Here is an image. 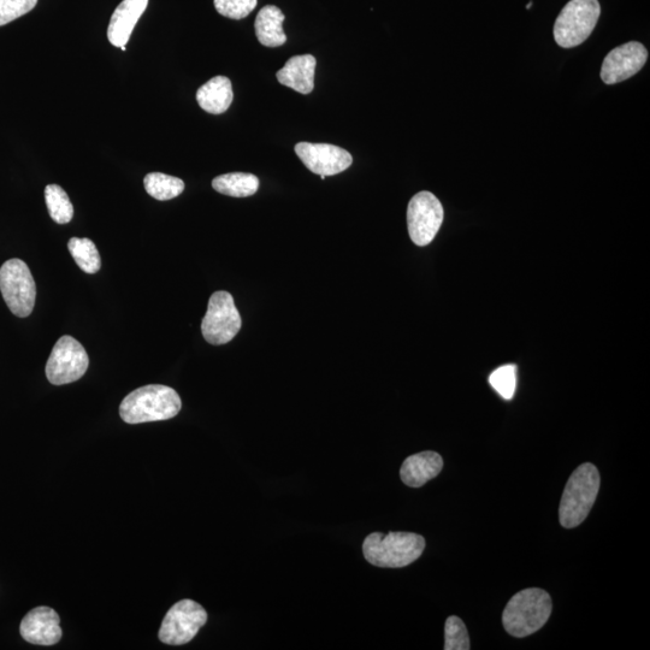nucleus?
<instances>
[{"mask_svg": "<svg viewBox=\"0 0 650 650\" xmlns=\"http://www.w3.org/2000/svg\"><path fill=\"white\" fill-rule=\"evenodd\" d=\"M38 0H0V27L20 19L37 7Z\"/></svg>", "mask_w": 650, "mask_h": 650, "instance_id": "nucleus-26", "label": "nucleus"}, {"mask_svg": "<svg viewBox=\"0 0 650 650\" xmlns=\"http://www.w3.org/2000/svg\"><path fill=\"white\" fill-rule=\"evenodd\" d=\"M0 292L11 312L20 318L31 316L37 287L28 265L21 259H10L0 268Z\"/></svg>", "mask_w": 650, "mask_h": 650, "instance_id": "nucleus-6", "label": "nucleus"}, {"mask_svg": "<svg viewBox=\"0 0 650 650\" xmlns=\"http://www.w3.org/2000/svg\"><path fill=\"white\" fill-rule=\"evenodd\" d=\"M425 540L413 533H372L363 543V554L371 565L400 569L409 566L424 552Z\"/></svg>", "mask_w": 650, "mask_h": 650, "instance_id": "nucleus-4", "label": "nucleus"}, {"mask_svg": "<svg viewBox=\"0 0 650 650\" xmlns=\"http://www.w3.org/2000/svg\"><path fill=\"white\" fill-rule=\"evenodd\" d=\"M283 22H285V15L275 5H267L260 10L254 25L259 43L267 47L286 44L287 35L283 31Z\"/></svg>", "mask_w": 650, "mask_h": 650, "instance_id": "nucleus-18", "label": "nucleus"}, {"mask_svg": "<svg viewBox=\"0 0 650 650\" xmlns=\"http://www.w3.org/2000/svg\"><path fill=\"white\" fill-rule=\"evenodd\" d=\"M45 202L52 220L56 223L67 224L73 220V204L62 187L58 185L47 186L45 188Z\"/></svg>", "mask_w": 650, "mask_h": 650, "instance_id": "nucleus-22", "label": "nucleus"}, {"mask_svg": "<svg viewBox=\"0 0 650 650\" xmlns=\"http://www.w3.org/2000/svg\"><path fill=\"white\" fill-rule=\"evenodd\" d=\"M600 14L598 0H571L555 21V41L564 49L583 44L598 25Z\"/></svg>", "mask_w": 650, "mask_h": 650, "instance_id": "nucleus-5", "label": "nucleus"}, {"mask_svg": "<svg viewBox=\"0 0 650 650\" xmlns=\"http://www.w3.org/2000/svg\"><path fill=\"white\" fill-rule=\"evenodd\" d=\"M257 0H215L218 14L232 20H242L257 7Z\"/></svg>", "mask_w": 650, "mask_h": 650, "instance_id": "nucleus-25", "label": "nucleus"}, {"mask_svg": "<svg viewBox=\"0 0 650 650\" xmlns=\"http://www.w3.org/2000/svg\"><path fill=\"white\" fill-rule=\"evenodd\" d=\"M149 5V0H123L111 16L108 39L116 47L126 46L133 29L137 26Z\"/></svg>", "mask_w": 650, "mask_h": 650, "instance_id": "nucleus-14", "label": "nucleus"}, {"mask_svg": "<svg viewBox=\"0 0 650 650\" xmlns=\"http://www.w3.org/2000/svg\"><path fill=\"white\" fill-rule=\"evenodd\" d=\"M552 599L545 590H522L508 602L502 623L513 637L523 638L535 634L545 626L552 614Z\"/></svg>", "mask_w": 650, "mask_h": 650, "instance_id": "nucleus-2", "label": "nucleus"}, {"mask_svg": "<svg viewBox=\"0 0 650 650\" xmlns=\"http://www.w3.org/2000/svg\"><path fill=\"white\" fill-rule=\"evenodd\" d=\"M443 469V459L433 451L421 452L405 459L401 466V480L411 488H421L434 480Z\"/></svg>", "mask_w": 650, "mask_h": 650, "instance_id": "nucleus-15", "label": "nucleus"}, {"mask_svg": "<svg viewBox=\"0 0 650 650\" xmlns=\"http://www.w3.org/2000/svg\"><path fill=\"white\" fill-rule=\"evenodd\" d=\"M90 358L85 347L72 336L64 335L57 341L46 364V376L55 386L79 381L86 374Z\"/></svg>", "mask_w": 650, "mask_h": 650, "instance_id": "nucleus-9", "label": "nucleus"}, {"mask_svg": "<svg viewBox=\"0 0 650 650\" xmlns=\"http://www.w3.org/2000/svg\"><path fill=\"white\" fill-rule=\"evenodd\" d=\"M69 252L86 274H97L102 268V258L96 244L90 239L72 238L68 244Z\"/></svg>", "mask_w": 650, "mask_h": 650, "instance_id": "nucleus-20", "label": "nucleus"}, {"mask_svg": "<svg viewBox=\"0 0 650 650\" xmlns=\"http://www.w3.org/2000/svg\"><path fill=\"white\" fill-rule=\"evenodd\" d=\"M295 153L313 174L327 176L342 173L351 167L353 158L350 152L329 144L299 143Z\"/></svg>", "mask_w": 650, "mask_h": 650, "instance_id": "nucleus-11", "label": "nucleus"}, {"mask_svg": "<svg viewBox=\"0 0 650 650\" xmlns=\"http://www.w3.org/2000/svg\"><path fill=\"white\" fill-rule=\"evenodd\" d=\"M648 51L641 43L630 41L612 50L601 68V79L606 85H616L632 78L644 67Z\"/></svg>", "mask_w": 650, "mask_h": 650, "instance_id": "nucleus-12", "label": "nucleus"}, {"mask_svg": "<svg viewBox=\"0 0 650 650\" xmlns=\"http://www.w3.org/2000/svg\"><path fill=\"white\" fill-rule=\"evenodd\" d=\"M241 325V316L233 295L228 292L212 294L208 312L202 322L204 339L211 345H226L238 335Z\"/></svg>", "mask_w": 650, "mask_h": 650, "instance_id": "nucleus-7", "label": "nucleus"}, {"mask_svg": "<svg viewBox=\"0 0 650 650\" xmlns=\"http://www.w3.org/2000/svg\"><path fill=\"white\" fill-rule=\"evenodd\" d=\"M490 386H492L501 398L511 400L516 393L517 388V369L516 366L508 364L496 369L489 377Z\"/></svg>", "mask_w": 650, "mask_h": 650, "instance_id": "nucleus-23", "label": "nucleus"}, {"mask_svg": "<svg viewBox=\"0 0 650 650\" xmlns=\"http://www.w3.org/2000/svg\"><path fill=\"white\" fill-rule=\"evenodd\" d=\"M234 98L232 81L226 76H216L206 82L197 92L200 108L212 115L224 114Z\"/></svg>", "mask_w": 650, "mask_h": 650, "instance_id": "nucleus-17", "label": "nucleus"}, {"mask_svg": "<svg viewBox=\"0 0 650 650\" xmlns=\"http://www.w3.org/2000/svg\"><path fill=\"white\" fill-rule=\"evenodd\" d=\"M208 622V612L202 605L185 599L170 608L164 617L159 640L169 646H182L191 642L200 629Z\"/></svg>", "mask_w": 650, "mask_h": 650, "instance_id": "nucleus-8", "label": "nucleus"}, {"mask_svg": "<svg viewBox=\"0 0 650 650\" xmlns=\"http://www.w3.org/2000/svg\"><path fill=\"white\" fill-rule=\"evenodd\" d=\"M443 212L440 200L424 191L411 199L407 209V226L410 238L417 246H428L442 226Z\"/></svg>", "mask_w": 650, "mask_h": 650, "instance_id": "nucleus-10", "label": "nucleus"}, {"mask_svg": "<svg viewBox=\"0 0 650 650\" xmlns=\"http://www.w3.org/2000/svg\"><path fill=\"white\" fill-rule=\"evenodd\" d=\"M531 5H533V4L529 3V4L527 5V9H530V8H531Z\"/></svg>", "mask_w": 650, "mask_h": 650, "instance_id": "nucleus-27", "label": "nucleus"}, {"mask_svg": "<svg viewBox=\"0 0 650 650\" xmlns=\"http://www.w3.org/2000/svg\"><path fill=\"white\" fill-rule=\"evenodd\" d=\"M471 648L469 632L463 620L452 616L446 620L445 650H469Z\"/></svg>", "mask_w": 650, "mask_h": 650, "instance_id": "nucleus-24", "label": "nucleus"}, {"mask_svg": "<svg viewBox=\"0 0 650 650\" xmlns=\"http://www.w3.org/2000/svg\"><path fill=\"white\" fill-rule=\"evenodd\" d=\"M600 481L599 471L593 464L585 463L573 472L559 507V520L564 528H576L588 517L598 498Z\"/></svg>", "mask_w": 650, "mask_h": 650, "instance_id": "nucleus-3", "label": "nucleus"}, {"mask_svg": "<svg viewBox=\"0 0 650 650\" xmlns=\"http://www.w3.org/2000/svg\"><path fill=\"white\" fill-rule=\"evenodd\" d=\"M182 401L176 390L163 384L135 389L120 405V416L128 424L168 421L179 415Z\"/></svg>", "mask_w": 650, "mask_h": 650, "instance_id": "nucleus-1", "label": "nucleus"}, {"mask_svg": "<svg viewBox=\"0 0 650 650\" xmlns=\"http://www.w3.org/2000/svg\"><path fill=\"white\" fill-rule=\"evenodd\" d=\"M212 187L216 192L228 197L247 198L258 192L259 180L253 174L232 173L217 176L212 181Z\"/></svg>", "mask_w": 650, "mask_h": 650, "instance_id": "nucleus-19", "label": "nucleus"}, {"mask_svg": "<svg viewBox=\"0 0 650 650\" xmlns=\"http://www.w3.org/2000/svg\"><path fill=\"white\" fill-rule=\"evenodd\" d=\"M144 186L146 192L149 193L152 198L161 200V202L179 197V195L185 191V182L179 179V177L162 173H151L146 175Z\"/></svg>", "mask_w": 650, "mask_h": 650, "instance_id": "nucleus-21", "label": "nucleus"}, {"mask_svg": "<svg viewBox=\"0 0 650 650\" xmlns=\"http://www.w3.org/2000/svg\"><path fill=\"white\" fill-rule=\"evenodd\" d=\"M20 632L29 643L37 646H53L61 641L63 635L61 618L51 607L34 608L22 619Z\"/></svg>", "mask_w": 650, "mask_h": 650, "instance_id": "nucleus-13", "label": "nucleus"}, {"mask_svg": "<svg viewBox=\"0 0 650 650\" xmlns=\"http://www.w3.org/2000/svg\"><path fill=\"white\" fill-rule=\"evenodd\" d=\"M316 58L311 55L294 56L276 78L280 84L301 94H310L315 88Z\"/></svg>", "mask_w": 650, "mask_h": 650, "instance_id": "nucleus-16", "label": "nucleus"}]
</instances>
